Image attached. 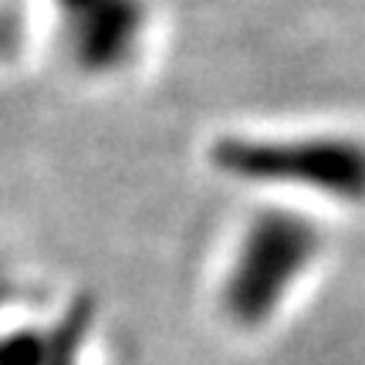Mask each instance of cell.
<instances>
[{"mask_svg":"<svg viewBox=\"0 0 365 365\" xmlns=\"http://www.w3.org/2000/svg\"><path fill=\"white\" fill-rule=\"evenodd\" d=\"M223 180L308 193L341 207L365 203V139L349 132H230L210 145Z\"/></svg>","mask_w":365,"mask_h":365,"instance_id":"obj_1","label":"cell"},{"mask_svg":"<svg viewBox=\"0 0 365 365\" xmlns=\"http://www.w3.org/2000/svg\"><path fill=\"white\" fill-rule=\"evenodd\" d=\"M322 230L291 207H264L240 230L220 281V312L230 325L274 322L291 291L322 257Z\"/></svg>","mask_w":365,"mask_h":365,"instance_id":"obj_2","label":"cell"},{"mask_svg":"<svg viewBox=\"0 0 365 365\" xmlns=\"http://www.w3.org/2000/svg\"><path fill=\"white\" fill-rule=\"evenodd\" d=\"M68 65L85 78L129 71L149 38L145 0H48Z\"/></svg>","mask_w":365,"mask_h":365,"instance_id":"obj_3","label":"cell"},{"mask_svg":"<svg viewBox=\"0 0 365 365\" xmlns=\"http://www.w3.org/2000/svg\"><path fill=\"white\" fill-rule=\"evenodd\" d=\"M91 304L78 301L48 325L0 331V365H85Z\"/></svg>","mask_w":365,"mask_h":365,"instance_id":"obj_4","label":"cell"}]
</instances>
